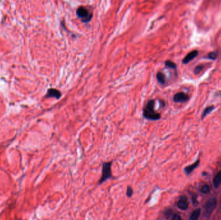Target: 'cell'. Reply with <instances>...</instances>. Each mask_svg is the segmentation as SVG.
Instances as JSON below:
<instances>
[{"label":"cell","instance_id":"cell-7","mask_svg":"<svg viewBox=\"0 0 221 220\" xmlns=\"http://www.w3.org/2000/svg\"><path fill=\"white\" fill-rule=\"evenodd\" d=\"M177 207H178V209L182 210H187L189 207L188 199L184 197V196H182L177 202Z\"/></svg>","mask_w":221,"mask_h":220},{"label":"cell","instance_id":"cell-15","mask_svg":"<svg viewBox=\"0 0 221 220\" xmlns=\"http://www.w3.org/2000/svg\"><path fill=\"white\" fill-rule=\"evenodd\" d=\"M200 190L204 194H208L209 190H210V188H209V187L208 185H204L201 187Z\"/></svg>","mask_w":221,"mask_h":220},{"label":"cell","instance_id":"cell-3","mask_svg":"<svg viewBox=\"0 0 221 220\" xmlns=\"http://www.w3.org/2000/svg\"><path fill=\"white\" fill-rule=\"evenodd\" d=\"M111 165H112L111 162L103 163L102 174L99 181V184H101L103 182H106L107 179L110 178L111 177Z\"/></svg>","mask_w":221,"mask_h":220},{"label":"cell","instance_id":"cell-18","mask_svg":"<svg viewBox=\"0 0 221 220\" xmlns=\"http://www.w3.org/2000/svg\"><path fill=\"white\" fill-rule=\"evenodd\" d=\"M133 188H132L131 187H128L127 191H126V195L127 196V197H129V198L131 197V196H133Z\"/></svg>","mask_w":221,"mask_h":220},{"label":"cell","instance_id":"cell-8","mask_svg":"<svg viewBox=\"0 0 221 220\" xmlns=\"http://www.w3.org/2000/svg\"><path fill=\"white\" fill-rule=\"evenodd\" d=\"M198 54H199V52H198L197 50L191 51V52L188 53L185 56V58L183 59V60H182V63H183L184 64L188 63L189 62L192 61L193 59H195L198 56Z\"/></svg>","mask_w":221,"mask_h":220},{"label":"cell","instance_id":"cell-10","mask_svg":"<svg viewBox=\"0 0 221 220\" xmlns=\"http://www.w3.org/2000/svg\"><path fill=\"white\" fill-rule=\"evenodd\" d=\"M201 213V210L200 209H197L193 212L191 215L190 216L189 220H198L200 217Z\"/></svg>","mask_w":221,"mask_h":220},{"label":"cell","instance_id":"cell-11","mask_svg":"<svg viewBox=\"0 0 221 220\" xmlns=\"http://www.w3.org/2000/svg\"><path fill=\"white\" fill-rule=\"evenodd\" d=\"M199 161L198 160V161H197L196 162L194 163L193 164L191 165H189V166H188L187 167H186V168H185V172L187 174H190L194 169H195V168L198 167V165H199Z\"/></svg>","mask_w":221,"mask_h":220},{"label":"cell","instance_id":"cell-9","mask_svg":"<svg viewBox=\"0 0 221 220\" xmlns=\"http://www.w3.org/2000/svg\"><path fill=\"white\" fill-rule=\"evenodd\" d=\"M221 185V171L219 172L213 178V185L215 188H219Z\"/></svg>","mask_w":221,"mask_h":220},{"label":"cell","instance_id":"cell-5","mask_svg":"<svg viewBox=\"0 0 221 220\" xmlns=\"http://www.w3.org/2000/svg\"><path fill=\"white\" fill-rule=\"evenodd\" d=\"M189 100V96L184 92L177 93L173 97V101L176 103H184Z\"/></svg>","mask_w":221,"mask_h":220},{"label":"cell","instance_id":"cell-1","mask_svg":"<svg viewBox=\"0 0 221 220\" xmlns=\"http://www.w3.org/2000/svg\"><path fill=\"white\" fill-rule=\"evenodd\" d=\"M154 105L155 101L154 100H150L147 101L145 107L143 109V116L146 119L156 121L158 120L161 117L160 114L155 111Z\"/></svg>","mask_w":221,"mask_h":220},{"label":"cell","instance_id":"cell-2","mask_svg":"<svg viewBox=\"0 0 221 220\" xmlns=\"http://www.w3.org/2000/svg\"><path fill=\"white\" fill-rule=\"evenodd\" d=\"M76 15L83 23L90 22L92 18V14L84 6H80L76 10Z\"/></svg>","mask_w":221,"mask_h":220},{"label":"cell","instance_id":"cell-12","mask_svg":"<svg viewBox=\"0 0 221 220\" xmlns=\"http://www.w3.org/2000/svg\"><path fill=\"white\" fill-rule=\"evenodd\" d=\"M157 79L159 83L165 84L166 83V76L162 72H158L157 74Z\"/></svg>","mask_w":221,"mask_h":220},{"label":"cell","instance_id":"cell-6","mask_svg":"<svg viewBox=\"0 0 221 220\" xmlns=\"http://www.w3.org/2000/svg\"><path fill=\"white\" fill-rule=\"evenodd\" d=\"M61 96V93L60 91L56 89H49L47 92L46 95L45 97L46 98H50V97H54L56 99L58 100L60 99Z\"/></svg>","mask_w":221,"mask_h":220},{"label":"cell","instance_id":"cell-17","mask_svg":"<svg viewBox=\"0 0 221 220\" xmlns=\"http://www.w3.org/2000/svg\"><path fill=\"white\" fill-rule=\"evenodd\" d=\"M203 65H198L195 68V69H194V72H195V74H199L200 72H201V71L203 70Z\"/></svg>","mask_w":221,"mask_h":220},{"label":"cell","instance_id":"cell-14","mask_svg":"<svg viewBox=\"0 0 221 220\" xmlns=\"http://www.w3.org/2000/svg\"><path fill=\"white\" fill-rule=\"evenodd\" d=\"M165 65L167 68H169V69H172L176 70L177 69V65L174 63V62L170 61V60H167L165 61Z\"/></svg>","mask_w":221,"mask_h":220},{"label":"cell","instance_id":"cell-4","mask_svg":"<svg viewBox=\"0 0 221 220\" xmlns=\"http://www.w3.org/2000/svg\"><path fill=\"white\" fill-rule=\"evenodd\" d=\"M217 207V199L215 198H209L206 202L204 206V215L205 216H209L214 211Z\"/></svg>","mask_w":221,"mask_h":220},{"label":"cell","instance_id":"cell-19","mask_svg":"<svg viewBox=\"0 0 221 220\" xmlns=\"http://www.w3.org/2000/svg\"><path fill=\"white\" fill-rule=\"evenodd\" d=\"M172 220H182V218L180 215L178 214H174L172 218Z\"/></svg>","mask_w":221,"mask_h":220},{"label":"cell","instance_id":"cell-13","mask_svg":"<svg viewBox=\"0 0 221 220\" xmlns=\"http://www.w3.org/2000/svg\"><path fill=\"white\" fill-rule=\"evenodd\" d=\"M214 109H215L214 106H210V107L205 108L203 113V114H202V118L204 119L205 116H207L209 113L211 112L213 110H214Z\"/></svg>","mask_w":221,"mask_h":220},{"label":"cell","instance_id":"cell-16","mask_svg":"<svg viewBox=\"0 0 221 220\" xmlns=\"http://www.w3.org/2000/svg\"><path fill=\"white\" fill-rule=\"evenodd\" d=\"M208 58L212 60H215L217 58V53L216 52H211L208 54Z\"/></svg>","mask_w":221,"mask_h":220}]
</instances>
